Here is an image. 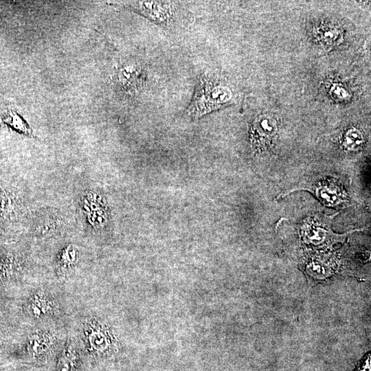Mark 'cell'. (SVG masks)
Listing matches in <instances>:
<instances>
[{"instance_id": "6da1fadb", "label": "cell", "mask_w": 371, "mask_h": 371, "mask_svg": "<svg viewBox=\"0 0 371 371\" xmlns=\"http://www.w3.org/2000/svg\"><path fill=\"white\" fill-rule=\"evenodd\" d=\"M231 98L232 93L227 87L216 85L203 76L199 79L186 113L193 118L200 117L225 105Z\"/></svg>"}, {"instance_id": "7a4b0ae2", "label": "cell", "mask_w": 371, "mask_h": 371, "mask_svg": "<svg viewBox=\"0 0 371 371\" xmlns=\"http://www.w3.org/2000/svg\"><path fill=\"white\" fill-rule=\"evenodd\" d=\"M170 1H131L124 5L153 21L168 25L174 19L176 9Z\"/></svg>"}, {"instance_id": "3957f363", "label": "cell", "mask_w": 371, "mask_h": 371, "mask_svg": "<svg viewBox=\"0 0 371 371\" xmlns=\"http://www.w3.org/2000/svg\"><path fill=\"white\" fill-rule=\"evenodd\" d=\"M81 207L87 221L94 228L103 227L106 221V211L102 198L94 192H86L81 200Z\"/></svg>"}, {"instance_id": "277c9868", "label": "cell", "mask_w": 371, "mask_h": 371, "mask_svg": "<svg viewBox=\"0 0 371 371\" xmlns=\"http://www.w3.org/2000/svg\"><path fill=\"white\" fill-rule=\"evenodd\" d=\"M276 132V122L273 119L264 116L258 117L251 127V142L254 148L262 150L268 148Z\"/></svg>"}, {"instance_id": "5b68a950", "label": "cell", "mask_w": 371, "mask_h": 371, "mask_svg": "<svg viewBox=\"0 0 371 371\" xmlns=\"http://www.w3.org/2000/svg\"><path fill=\"white\" fill-rule=\"evenodd\" d=\"M302 238L307 243H311L315 245L325 244L330 240L341 239L345 234H336L330 229L323 227L319 223L314 221L306 223L302 230Z\"/></svg>"}, {"instance_id": "8992f818", "label": "cell", "mask_w": 371, "mask_h": 371, "mask_svg": "<svg viewBox=\"0 0 371 371\" xmlns=\"http://www.w3.org/2000/svg\"><path fill=\"white\" fill-rule=\"evenodd\" d=\"M25 307L30 316L35 319H42L52 315L54 303L47 293L38 291L28 298Z\"/></svg>"}, {"instance_id": "52a82bcc", "label": "cell", "mask_w": 371, "mask_h": 371, "mask_svg": "<svg viewBox=\"0 0 371 371\" xmlns=\"http://www.w3.org/2000/svg\"><path fill=\"white\" fill-rule=\"evenodd\" d=\"M102 326L95 320H89L84 326L85 339L92 352H101L108 344L109 336Z\"/></svg>"}, {"instance_id": "ba28073f", "label": "cell", "mask_w": 371, "mask_h": 371, "mask_svg": "<svg viewBox=\"0 0 371 371\" xmlns=\"http://www.w3.org/2000/svg\"><path fill=\"white\" fill-rule=\"evenodd\" d=\"M300 190L312 191L322 202L329 206H336L345 201L340 188L330 181H324L317 186Z\"/></svg>"}, {"instance_id": "9c48e42d", "label": "cell", "mask_w": 371, "mask_h": 371, "mask_svg": "<svg viewBox=\"0 0 371 371\" xmlns=\"http://www.w3.org/2000/svg\"><path fill=\"white\" fill-rule=\"evenodd\" d=\"M53 344L52 337L45 332L32 333L27 339V349L30 355L34 357L45 355Z\"/></svg>"}, {"instance_id": "30bf717a", "label": "cell", "mask_w": 371, "mask_h": 371, "mask_svg": "<svg viewBox=\"0 0 371 371\" xmlns=\"http://www.w3.org/2000/svg\"><path fill=\"white\" fill-rule=\"evenodd\" d=\"M16 261L14 256L9 253L0 254V292L10 286L15 279Z\"/></svg>"}, {"instance_id": "8fae6325", "label": "cell", "mask_w": 371, "mask_h": 371, "mask_svg": "<svg viewBox=\"0 0 371 371\" xmlns=\"http://www.w3.org/2000/svg\"><path fill=\"white\" fill-rule=\"evenodd\" d=\"M3 121L14 131L28 136L32 135V131L26 121L14 108H9L3 117Z\"/></svg>"}, {"instance_id": "7c38bea8", "label": "cell", "mask_w": 371, "mask_h": 371, "mask_svg": "<svg viewBox=\"0 0 371 371\" xmlns=\"http://www.w3.org/2000/svg\"><path fill=\"white\" fill-rule=\"evenodd\" d=\"M78 260V250L73 245H68L61 251L58 263L62 268L69 269L75 266Z\"/></svg>"}, {"instance_id": "4fadbf2b", "label": "cell", "mask_w": 371, "mask_h": 371, "mask_svg": "<svg viewBox=\"0 0 371 371\" xmlns=\"http://www.w3.org/2000/svg\"><path fill=\"white\" fill-rule=\"evenodd\" d=\"M363 142V138L361 133L355 128L348 131L344 139L345 146L351 150H358Z\"/></svg>"}, {"instance_id": "5bb4252c", "label": "cell", "mask_w": 371, "mask_h": 371, "mask_svg": "<svg viewBox=\"0 0 371 371\" xmlns=\"http://www.w3.org/2000/svg\"><path fill=\"white\" fill-rule=\"evenodd\" d=\"M76 352L71 345H68L63 353L60 359L59 370L60 371H73L74 362L76 360Z\"/></svg>"}, {"instance_id": "9a60e30c", "label": "cell", "mask_w": 371, "mask_h": 371, "mask_svg": "<svg viewBox=\"0 0 371 371\" xmlns=\"http://www.w3.org/2000/svg\"><path fill=\"white\" fill-rule=\"evenodd\" d=\"M10 326L3 317L0 316V351L3 350L10 341Z\"/></svg>"}, {"instance_id": "2e32d148", "label": "cell", "mask_w": 371, "mask_h": 371, "mask_svg": "<svg viewBox=\"0 0 371 371\" xmlns=\"http://www.w3.org/2000/svg\"><path fill=\"white\" fill-rule=\"evenodd\" d=\"M338 34L339 33L334 28L322 30L321 33L323 40L328 43H335V41H336L337 39Z\"/></svg>"}, {"instance_id": "e0dca14e", "label": "cell", "mask_w": 371, "mask_h": 371, "mask_svg": "<svg viewBox=\"0 0 371 371\" xmlns=\"http://www.w3.org/2000/svg\"><path fill=\"white\" fill-rule=\"evenodd\" d=\"M8 224L0 214V238L5 235Z\"/></svg>"}]
</instances>
